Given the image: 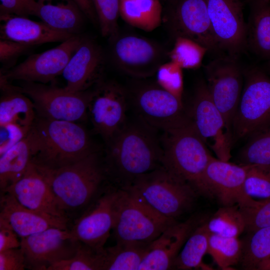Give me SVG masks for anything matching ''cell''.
Segmentation results:
<instances>
[{
	"label": "cell",
	"instance_id": "836d02e7",
	"mask_svg": "<svg viewBox=\"0 0 270 270\" xmlns=\"http://www.w3.org/2000/svg\"><path fill=\"white\" fill-rule=\"evenodd\" d=\"M244 242L238 237H224L210 234L208 253L216 264L227 270L240 262Z\"/></svg>",
	"mask_w": 270,
	"mask_h": 270
},
{
	"label": "cell",
	"instance_id": "7dc6e473",
	"mask_svg": "<svg viewBox=\"0 0 270 270\" xmlns=\"http://www.w3.org/2000/svg\"><path fill=\"white\" fill-rule=\"evenodd\" d=\"M85 16L94 24H98L97 17L91 0H74Z\"/></svg>",
	"mask_w": 270,
	"mask_h": 270
},
{
	"label": "cell",
	"instance_id": "1f68e13d",
	"mask_svg": "<svg viewBox=\"0 0 270 270\" xmlns=\"http://www.w3.org/2000/svg\"><path fill=\"white\" fill-rule=\"evenodd\" d=\"M240 154L241 164L270 168V122L251 133Z\"/></svg>",
	"mask_w": 270,
	"mask_h": 270
},
{
	"label": "cell",
	"instance_id": "ffe728a7",
	"mask_svg": "<svg viewBox=\"0 0 270 270\" xmlns=\"http://www.w3.org/2000/svg\"><path fill=\"white\" fill-rule=\"evenodd\" d=\"M106 58L102 47L94 39L83 36L62 75L64 88L71 92L90 89L102 80Z\"/></svg>",
	"mask_w": 270,
	"mask_h": 270
},
{
	"label": "cell",
	"instance_id": "9a60e30c",
	"mask_svg": "<svg viewBox=\"0 0 270 270\" xmlns=\"http://www.w3.org/2000/svg\"><path fill=\"white\" fill-rule=\"evenodd\" d=\"M26 268L48 270L74 256L80 244L70 228H51L20 238Z\"/></svg>",
	"mask_w": 270,
	"mask_h": 270
},
{
	"label": "cell",
	"instance_id": "7402d4cb",
	"mask_svg": "<svg viewBox=\"0 0 270 270\" xmlns=\"http://www.w3.org/2000/svg\"><path fill=\"white\" fill-rule=\"evenodd\" d=\"M0 218L6 222L20 238L51 228H70L66 220L28 208L6 192H0Z\"/></svg>",
	"mask_w": 270,
	"mask_h": 270
},
{
	"label": "cell",
	"instance_id": "d6a6232c",
	"mask_svg": "<svg viewBox=\"0 0 270 270\" xmlns=\"http://www.w3.org/2000/svg\"><path fill=\"white\" fill-rule=\"evenodd\" d=\"M206 224L210 234L224 237H238L246 228L238 204L220 208Z\"/></svg>",
	"mask_w": 270,
	"mask_h": 270
},
{
	"label": "cell",
	"instance_id": "9c48e42d",
	"mask_svg": "<svg viewBox=\"0 0 270 270\" xmlns=\"http://www.w3.org/2000/svg\"><path fill=\"white\" fill-rule=\"evenodd\" d=\"M186 113L196 132L217 158L228 161L231 158L232 136L223 116L212 101L204 82L198 84Z\"/></svg>",
	"mask_w": 270,
	"mask_h": 270
},
{
	"label": "cell",
	"instance_id": "7bdbcfd3",
	"mask_svg": "<svg viewBox=\"0 0 270 270\" xmlns=\"http://www.w3.org/2000/svg\"><path fill=\"white\" fill-rule=\"evenodd\" d=\"M0 126V155L2 156L24 138L29 130L14 124Z\"/></svg>",
	"mask_w": 270,
	"mask_h": 270
},
{
	"label": "cell",
	"instance_id": "cb8c5ba5",
	"mask_svg": "<svg viewBox=\"0 0 270 270\" xmlns=\"http://www.w3.org/2000/svg\"><path fill=\"white\" fill-rule=\"evenodd\" d=\"M28 16L38 17L56 30L80 34L86 18L74 0H26Z\"/></svg>",
	"mask_w": 270,
	"mask_h": 270
},
{
	"label": "cell",
	"instance_id": "30bf717a",
	"mask_svg": "<svg viewBox=\"0 0 270 270\" xmlns=\"http://www.w3.org/2000/svg\"><path fill=\"white\" fill-rule=\"evenodd\" d=\"M237 58L228 55L220 56L204 67L210 95L223 116L232 136V122L242 94L244 78V70Z\"/></svg>",
	"mask_w": 270,
	"mask_h": 270
},
{
	"label": "cell",
	"instance_id": "f907efd6",
	"mask_svg": "<svg viewBox=\"0 0 270 270\" xmlns=\"http://www.w3.org/2000/svg\"><path fill=\"white\" fill-rule=\"evenodd\" d=\"M266 67L268 72L270 74V58L268 60Z\"/></svg>",
	"mask_w": 270,
	"mask_h": 270
},
{
	"label": "cell",
	"instance_id": "4316f807",
	"mask_svg": "<svg viewBox=\"0 0 270 270\" xmlns=\"http://www.w3.org/2000/svg\"><path fill=\"white\" fill-rule=\"evenodd\" d=\"M246 25L247 48L262 58H270V2H250Z\"/></svg>",
	"mask_w": 270,
	"mask_h": 270
},
{
	"label": "cell",
	"instance_id": "5b68a950",
	"mask_svg": "<svg viewBox=\"0 0 270 270\" xmlns=\"http://www.w3.org/2000/svg\"><path fill=\"white\" fill-rule=\"evenodd\" d=\"M176 222L152 208L133 186L119 188L112 230L116 242H152Z\"/></svg>",
	"mask_w": 270,
	"mask_h": 270
},
{
	"label": "cell",
	"instance_id": "6da1fadb",
	"mask_svg": "<svg viewBox=\"0 0 270 270\" xmlns=\"http://www.w3.org/2000/svg\"><path fill=\"white\" fill-rule=\"evenodd\" d=\"M140 120L126 122L106 142L102 158L108 182L118 188L130 186L140 176L162 166L160 138Z\"/></svg>",
	"mask_w": 270,
	"mask_h": 270
},
{
	"label": "cell",
	"instance_id": "5bb4252c",
	"mask_svg": "<svg viewBox=\"0 0 270 270\" xmlns=\"http://www.w3.org/2000/svg\"><path fill=\"white\" fill-rule=\"evenodd\" d=\"M127 98L125 90L114 81L102 80L92 88L88 118L106 142L126 123Z\"/></svg>",
	"mask_w": 270,
	"mask_h": 270
},
{
	"label": "cell",
	"instance_id": "484cf974",
	"mask_svg": "<svg viewBox=\"0 0 270 270\" xmlns=\"http://www.w3.org/2000/svg\"><path fill=\"white\" fill-rule=\"evenodd\" d=\"M0 126L14 124L29 130L36 117L32 100L0 76Z\"/></svg>",
	"mask_w": 270,
	"mask_h": 270
},
{
	"label": "cell",
	"instance_id": "681fc988",
	"mask_svg": "<svg viewBox=\"0 0 270 270\" xmlns=\"http://www.w3.org/2000/svg\"><path fill=\"white\" fill-rule=\"evenodd\" d=\"M250 2H270V0H248Z\"/></svg>",
	"mask_w": 270,
	"mask_h": 270
},
{
	"label": "cell",
	"instance_id": "c3c4849f",
	"mask_svg": "<svg viewBox=\"0 0 270 270\" xmlns=\"http://www.w3.org/2000/svg\"><path fill=\"white\" fill-rule=\"evenodd\" d=\"M257 270H270V256L259 265Z\"/></svg>",
	"mask_w": 270,
	"mask_h": 270
},
{
	"label": "cell",
	"instance_id": "f6af8a7d",
	"mask_svg": "<svg viewBox=\"0 0 270 270\" xmlns=\"http://www.w3.org/2000/svg\"><path fill=\"white\" fill-rule=\"evenodd\" d=\"M20 238L6 222L0 218V252L20 247Z\"/></svg>",
	"mask_w": 270,
	"mask_h": 270
},
{
	"label": "cell",
	"instance_id": "816d5d0a",
	"mask_svg": "<svg viewBox=\"0 0 270 270\" xmlns=\"http://www.w3.org/2000/svg\"><path fill=\"white\" fill-rule=\"evenodd\" d=\"M166 0V1H167V2H168V0Z\"/></svg>",
	"mask_w": 270,
	"mask_h": 270
},
{
	"label": "cell",
	"instance_id": "8992f818",
	"mask_svg": "<svg viewBox=\"0 0 270 270\" xmlns=\"http://www.w3.org/2000/svg\"><path fill=\"white\" fill-rule=\"evenodd\" d=\"M130 186L157 212L174 220L192 208L198 195L163 166L138 178Z\"/></svg>",
	"mask_w": 270,
	"mask_h": 270
},
{
	"label": "cell",
	"instance_id": "e0dca14e",
	"mask_svg": "<svg viewBox=\"0 0 270 270\" xmlns=\"http://www.w3.org/2000/svg\"><path fill=\"white\" fill-rule=\"evenodd\" d=\"M83 35H74L55 48L28 56L24 62L6 71L0 76L14 80L46 84L62 73L78 46Z\"/></svg>",
	"mask_w": 270,
	"mask_h": 270
},
{
	"label": "cell",
	"instance_id": "74e56055",
	"mask_svg": "<svg viewBox=\"0 0 270 270\" xmlns=\"http://www.w3.org/2000/svg\"><path fill=\"white\" fill-rule=\"evenodd\" d=\"M102 35L110 40L118 34L120 0H91Z\"/></svg>",
	"mask_w": 270,
	"mask_h": 270
},
{
	"label": "cell",
	"instance_id": "603a6c76",
	"mask_svg": "<svg viewBox=\"0 0 270 270\" xmlns=\"http://www.w3.org/2000/svg\"><path fill=\"white\" fill-rule=\"evenodd\" d=\"M192 218L178 222L167 228L151 244L150 250L138 270L173 269L174 262L188 237L194 228Z\"/></svg>",
	"mask_w": 270,
	"mask_h": 270
},
{
	"label": "cell",
	"instance_id": "277c9868",
	"mask_svg": "<svg viewBox=\"0 0 270 270\" xmlns=\"http://www.w3.org/2000/svg\"><path fill=\"white\" fill-rule=\"evenodd\" d=\"M163 132L162 166L192 186L198 194L206 196L204 176L212 156L188 117Z\"/></svg>",
	"mask_w": 270,
	"mask_h": 270
},
{
	"label": "cell",
	"instance_id": "3957f363",
	"mask_svg": "<svg viewBox=\"0 0 270 270\" xmlns=\"http://www.w3.org/2000/svg\"><path fill=\"white\" fill-rule=\"evenodd\" d=\"M28 135L32 144V162L46 169L66 166L98 151L79 122L36 116Z\"/></svg>",
	"mask_w": 270,
	"mask_h": 270
},
{
	"label": "cell",
	"instance_id": "44dd1931",
	"mask_svg": "<svg viewBox=\"0 0 270 270\" xmlns=\"http://www.w3.org/2000/svg\"><path fill=\"white\" fill-rule=\"evenodd\" d=\"M1 192L12 194L28 208L66 220L58 206L44 174L32 162L21 178Z\"/></svg>",
	"mask_w": 270,
	"mask_h": 270
},
{
	"label": "cell",
	"instance_id": "d6986e66",
	"mask_svg": "<svg viewBox=\"0 0 270 270\" xmlns=\"http://www.w3.org/2000/svg\"><path fill=\"white\" fill-rule=\"evenodd\" d=\"M214 37L220 51L236 57L247 48L246 25L240 0H205Z\"/></svg>",
	"mask_w": 270,
	"mask_h": 270
},
{
	"label": "cell",
	"instance_id": "e575fe53",
	"mask_svg": "<svg viewBox=\"0 0 270 270\" xmlns=\"http://www.w3.org/2000/svg\"><path fill=\"white\" fill-rule=\"evenodd\" d=\"M270 256V226L252 232L244 242L240 263L244 270H257L259 265Z\"/></svg>",
	"mask_w": 270,
	"mask_h": 270
},
{
	"label": "cell",
	"instance_id": "60d3db41",
	"mask_svg": "<svg viewBox=\"0 0 270 270\" xmlns=\"http://www.w3.org/2000/svg\"><path fill=\"white\" fill-rule=\"evenodd\" d=\"M240 210L248 232L270 226V198L257 200L253 206Z\"/></svg>",
	"mask_w": 270,
	"mask_h": 270
},
{
	"label": "cell",
	"instance_id": "8d00e7d4",
	"mask_svg": "<svg viewBox=\"0 0 270 270\" xmlns=\"http://www.w3.org/2000/svg\"><path fill=\"white\" fill-rule=\"evenodd\" d=\"M172 48L167 52L170 60L182 68H193L200 64L206 50L201 46L188 38H176Z\"/></svg>",
	"mask_w": 270,
	"mask_h": 270
},
{
	"label": "cell",
	"instance_id": "2e32d148",
	"mask_svg": "<svg viewBox=\"0 0 270 270\" xmlns=\"http://www.w3.org/2000/svg\"><path fill=\"white\" fill-rule=\"evenodd\" d=\"M110 42L113 62L120 70L130 76L138 78L150 76L164 63V50L145 38L118 34Z\"/></svg>",
	"mask_w": 270,
	"mask_h": 270
},
{
	"label": "cell",
	"instance_id": "4fadbf2b",
	"mask_svg": "<svg viewBox=\"0 0 270 270\" xmlns=\"http://www.w3.org/2000/svg\"><path fill=\"white\" fill-rule=\"evenodd\" d=\"M119 188L109 183L84 213L71 224L75 238L102 251L114 222Z\"/></svg>",
	"mask_w": 270,
	"mask_h": 270
},
{
	"label": "cell",
	"instance_id": "ac0fdd59",
	"mask_svg": "<svg viewBox=\"0 0 270 270\" xmlns=\"http://www.w3.org/2000/svg\"><path fill=\"white\" fill-rule=\"evenodd\" d=\"M249 167L212 156L204 176L206 196L215 197L223 206L238 204L240 208L253 206L257 200L248 196L244 188Z\"/></svg>",
	"mask_w": 270,
	"mask_h": 270
},
{
	"label": "cell",
	"instance_id": "83f0119b",
	"mask_svg": "<svg viewBox=\"0 0 270 270\" xmlns=\"http://www.w3.org/2000/svg\"><path fill=\"white\" fill-rule=\"evenodd\" d=\"M32 142L28 134L0 156V192L22 177L32 162Z\"/></svg>",
	"mask_w": 270,
	"mask_h": 270
},
{
	"label": "cell",
	"instance_id": "bcb514c9",
	"mask_svg": "<svg viewBox=\"0 0 270 270\" xmlns=\"http://www.w3.org/2000/svg\"><path fill=\"white\" fill-rule=\"evenodd\" d=\"M6 14L28 17L26 0H0V16Z\"/></svg>",
	"mask_w": 270,
	"mask_h": 270
},
{
	"label": "cell",
	"instance_id": "d590c367",
	"mask_svg": "<svg viewBox=\"0 0 270 270\" xmlns=\"http://www.w3.org/2000/svg\"><path fill=\"white\" fill-rule=\"evenodd\" d=\"M104 252V250L98 251L80 242L74 256L52 264L48 270H102Z\"/></svg>",
	"mask_w": 270,
	"mask_h": 270
},
{
	"label": "cell",
	"instance_id": "52a82bcc",
	"mask_svg": "<svg viewBox=\"0 0 270 270\" xmlns=\"http://www.w3.org/2000/svg\"><path fill=\"white\" fill-rule=\"evenodd\" d=\"M16 88L32 102L36 116L58 120L80 122L88 118L92 89L71 92L53 84L22 82Z\"/></svg>",
	"mask_w": 270,
	"mask_h": 270
},
{
	"label": "cell",
	"instance_id": "f5cc1de1",
	"mask_svg": "<svg viewBox=\"0 0 270 270\" xmlns=\"http://www.w3.org/2000/svg\"></svg>",
	"mask_w": 270,
	"mask_h": 270
},
{
	"label": "cell",
	"instance_id": "f1b7e54d",
	"mask_svg": "<svg viewBox=\"0 0 270 270\" xmlns=\"http://www.w3.org/2000/svg\"><path fill=\"white\" fill-rule=\"evenodd\" d=\"M120 16L126 23L150 32L162 22L160 0H120Z\"/></svg>",
	"mask_w": 270,
	"mask_h": 270
},
{
	"label": "cell",
	"instance_id": "7c38bea8",
	"mask_svg": "<svg viewBox=\"0 0 270 270\" xmlns=\"http://www.w3.org/2000/svg\"><path fill=\"white\" fill-rule=\"evenodd\" d=\"M132 95L140 120L156 130L164 132L188 118L182 100L158 84L142 86Z\"/></svg>",
	"mask_w": 270,
	"mask_h": 270
},
{
	"label": "cell",
	"instance_id": "b9f144b4",
	"mask_svg": "<svg viewBox=\"0 0 270 270\" xmlns=\"http://www.w3.org/2000/svg\"><path fill=\"white\" fill-rule=\"evenodd\" d=\"M33 46L11 40L0 39V72H4L14 66L17 59Z\"/></svg>",
	"mask_w": 270,
	"mask_h": 270
},
{
	"label": "cell",
	"instance_id": "8fae6325",
	"mask_svg": "<svg viewBox=\"0 0 270 270\" xmlns=\"http://www.w3.org/2000/svg\"><path fill=\"white\" fill-rule=\"evenodd\" d=\"M164 20L174 39L196 42L206 51L220 52L214 37L205 0H169Z\"/></svg>",
	"mask_w": 270,
	"mask_h": 270
},
{
	"label": "cell",
	"instance_id": "ba28073f",
	"mask_svg": "<svg viewBox=\"0 0 270 270\" xmlns=\"http://www.w3.org/2000/svg\"><path fill=\"white\" fill-rule=\"evenodd\" d=\"M244 84L232 124V140L248 138L270 122V77L258 68L244 70Z\"/></svg>",
	"mask_w": 270,
	"mask_h": 270
},
{
	"label": "cell",
	"instance_id": "ab89813d",
	"mask_svg": "<svg viewBox=\"0 0 270 270\" xmlns=\"http://www.w3.org/2000/svg\"><path fill=\"white\" fill-rule=\"evenodd\" d=\"M182 68L170 61L161 64L156 70L157 84L182 100L183 80Z\"/></svg>",
	"mask_w": 270,
	"mask_h": 270
},
{
	"label": "cell",
	"instance_id": "f546056e",
	"mask_svg": "<svg viewBox=\"0 0 270 270\" xmlns=\"http://www.w3.org/2000/svg\"><path fill=\"white\" fill-rule=\"evenodd\" d=\"M152 242L121 241L104 248L102 270H138Z\"/></svg>",
	"mask_w": 270,
	"mask_h": 270
},
{
	"label": "cell",
	"instance_id": "d4e9b609",
	"mask_svg": "<svg viewBox=\"0 0 270 270\" xmlns=\"http://www.w3.org/2000/svg\"><path fill=\"white\" fill-rule=\"evenodd\" d=\"M0 39L34 46L45 43L62 42L74 35L50 27L42 22L13 14L0 16Z\"/></svg>",
	"mask_w": 270,
	"mask_h": 270
},
{
	"label": "cell",
	"instance_id": "f35d334b",
	"mask_svg": "<svg viewBox=\"0 0 270 270\" xmlns=\"http://www.w3.org/2000/svg\"><path fill=\"white\" fill-rule=\"evenodd\" d=\"M249 166L244 185L245 192L252 198H270V168Z\"/></svg>",
	"mask_w": 270,
	"mask_h": 270
},
{
	"label": "cell",
	"instance_id": "ee69618b",
	"mask_svg": "<svg viewBox=\"0 0 270 270\" xmlns=\"http://www.w3.org/2000/svg\"><path fill=\"white\" fill-rule=\"evenodd\" d=\"M25 258L20 248L0 252V270H24Z\"/></svg>",
	"mask_w": 270,
	"mask_h": 270
},
{
	"label": "cell",
	"instance_id": "4dcf8cb0",
	"mask_svg": "<svg viewBox=\"0 0 270 270\" xmlns=\"http://www.w3.org/2000/svg\"><path fill=\"white\" fill-rule=\"evenodd\" d=\"M210 234L206 222L196 226L178 254L173 269L188 270L197 268L209 269L208 266L203 264L202 260L208 252Z\"/></svg>",
	"mask_w": 270,
	"mask_h": 270
},
{
	"label": "cell",
	"instance_id": "7a4b0ae2",
	"mask_svg": "<svg viewBox=\"0 0 270 270\" xmlns=\"http://www.w3.org/2000/svg\"><path fill=\"white\" fill-rule=\"evenodd\" d=\"M38 166L44 174L58 206L70 226L110 183L102 159L98 151L58 169Z\"/></svg>",
	"mask_w": 270,
	"mask_h": 270
}]
</instances>
